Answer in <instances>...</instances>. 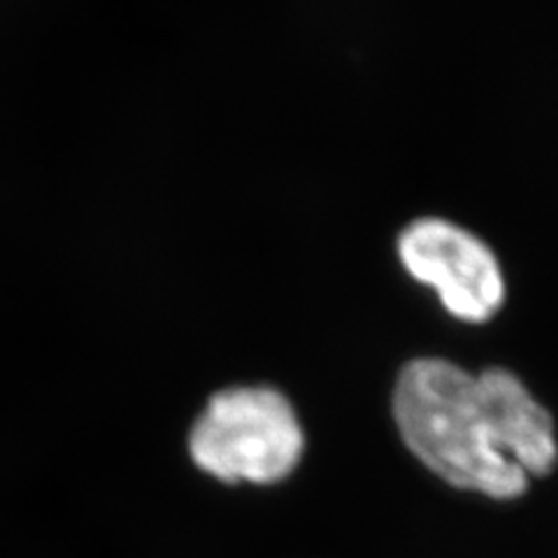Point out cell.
<instances>
[{"instance_id":"obj_1","label":"cell","mask_w":558,"mask_h":558,"mask_svg":"<svg viewBox=\"0 0 558 558\" xmlns=\"http://www.w3.org/2000/svg\"><path fill=\"white\" fill-rule=\"evenodd\" d=\"M393 416L435 475L496 500L526 494L558 459L549 412L510 371L473 375L442 359L412 361L396 381Z\"/></svg>"},{"instance_id":"obj_2","label":"cell","mask_w":558,"mask_h":558,"mask_svg":"<svg viewBox=\"0 0 558 558\" xmlns=\"http://www.w3.org/2000/svg\"><path fill=\"white\" fill-rule=\"evenodd\" d=\"M303 428L284 393L235 387L215 393L189 433L191 461L219 482L272 484L303 457Z\"/></svg>"},{"instance_id":"obj_3","label":"cell","mask_w":558,"mask_h":558,"mask_svg":"<svg viewBox=\"0 0 558 558\" xmlns=\"http://www.w3.org/2000/svg\"><path fill=\"white\" fill-rule=\"evenodd\" d=\"M398 254L416 282L428 284L440 303L463 322H486L505 301V279L496 256L461 226L418 219L398 240Z\"/></svg>"}]
</instances>
